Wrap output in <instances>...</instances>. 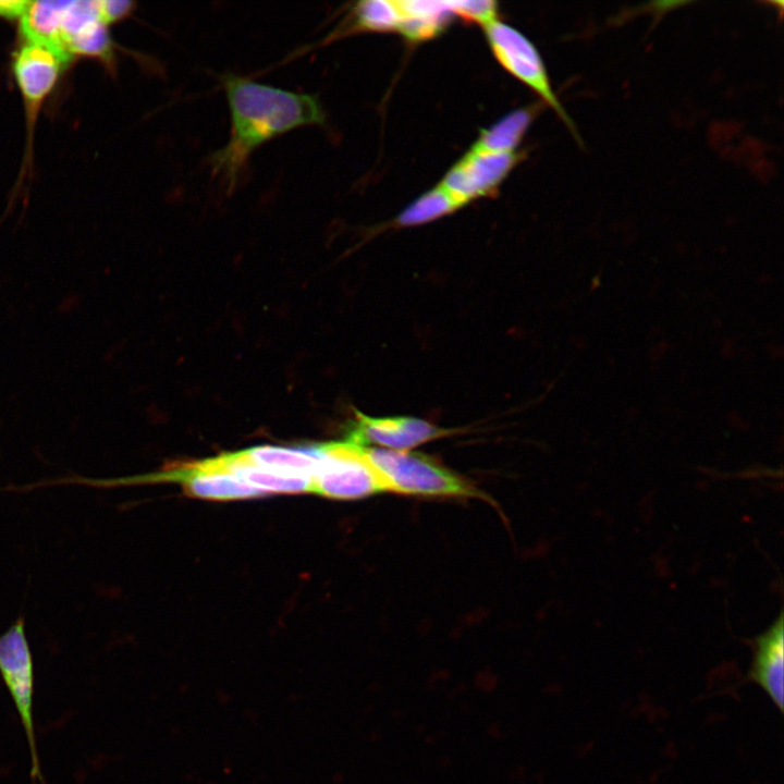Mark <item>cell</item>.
Masks as SVG:
<instances>
[{
    "instance_id": "cell-1",
    "label": "cell",
    "mask_w": 784,
    "mask_h": 784,
    "mask_svg": "<svg viewBox=\"0 0 784 784\" xmlns=\"http://www.w3.org/2000/svg\"><path fill=\"white\" fill-rule=\"evenodd\" d=\"M231 117L226 144L209 158L211 174L226 193L236 188L250 155L294 128L323 125L324 111L314 95L299 94L228 73L221 77Z\"/></svg>"
},
{
    "instance_id": "cell-2",
    "label": "cell",
    "mask_w": 784,
    "mask_h": 784,
    "mask_svg": "<svg viewBox=\"0 0 784 784\" xmlns=\"http://www.w3.org/2000/svg\"><path fill=\"white\" fill-rule=\"evenodd\" d=\"M364 454L387 491L421 497H481L468 481L431 461L408 451L366 448Z\"/></svg>"
},
{
    "instance_id": "cell-3",
    "label": "cell",
    "mask_w": 784,
    "mask_h": 784,
    "mask_svg": "<svg viewBox=\"0 0 784 784\" xmlns=\"http://www.w3.org/2000/svg\"><path fill=\"white\" fill-rule=\"evenodd\" d=\"M320 464L310 479L309 493L351 500L385 490L378 473L364 454V446L348 440L321 444Z\"/></svg>"
},
{
    "instance_id": "cell-4",
    "label": "cell",
    "mask_w": 784,
    "mask_h": 784,
    "mask_svg": "<svg viewBox=\"0 0 784 784\" xmlns=\"http://www.w3.org/2000/svg\"><path fill=\"white\" fill-rule=\"evenodd\" d=\"M0 675L17 710L30 755V777L44 782L33 719L34 662L23 617L0 634Z\"/></svg>"
},
{
    "instance_id": "cell-5",
    "label": "cell",
    "mask_w": 784,
    "mask_h": 784,
    "mask_svg": "<svg viewBox=\"0 0 784 784\" xmlns=\"http://www.w3.org/2000/svg\"><path fill=\"white\" fill-rule=\"evenodd\" d=\"M489 47L498 62L550 106L580 140L576 126L552 89L544 63L535 45L516 28L495 20L483 26Z\"/></svg>"
},
{
    "instance_id": "cell-6",
    "label": "cell",
    "mask_w": 784,
    "mask_h": 784,
    "mask_svg": "<svg viewBox=\"0 0 784 784\" xmlns=\"http://www.w3.org/2000/svg\"><path fill=\"white\" fill-rule=\"evenodd\" d=\"M522 154L469 149L443 176V186L464 206L494 194L520 160Z\"/></svg>"
},
{
    "instance_id": "cell-7",
    "label": "cell",
    "mask_w": 784,
    "mask_h": 784,
    "mask_svg": "<svg viewBox=\"0 0 784 784\" xmlns=\"http://www.w3.org/2000/svg\"><path fill=\"white\" fill-rule=\"evenodd\" d=\"M100 1H63L58 48L68 57L73 53L109 59L112 54Z\"/></svg>"
},
{
    "instance_id": "cell-8",
    "label": "cell",
    "mask_w": 784,
    "mask_h": 784,
    "mask_svg": "<svg viewBox=\"0 0 784 784\" xmlns=\"http://www.w3.org/2000/svg\"><path fill=\"white\" fill-rule=\"evenodd\" d=\"M452 432L418 418H373L356 413V425L346 440L362 446L375 443L389 450L407 451Z\"/></svg>"
},
{
    "instance_id": "cell-9",
    "label": "cell",
    "mask_w": 784,
    "mask_h": 784,
    "mask_svg": "<svg viewBox=\"0 0 784 784\" xmlns=\"http://www.w3.org/2000/svg\"><path fill=\"white\" fill-rule=\"evenodd\" d=\"M69 57L47 44L27 41L14 60L17 85L28 105H38L53 88Z\"/></svg>"
},
{
    "instance_id": "cell-10",
    "label": "cell",
    "mask_w": 784,
    "mask_h": 784,
    "mask_svg": "<svg viewBox=\"0 0 784 784\" xmlns=\"http://www.w3.org/2000/svg\"><path fill=\"white\" fill-rule=\"evenodd\" d=\"M754 658L747 679L769 696L780 712L784 708V617L776 620L751 642Z\"/></svg>"
},
{
    "instance_id": "cell-11",
    "label": "cell",
    "mask_w": 784,
    "mask_h": 784,
    "mask_svg": "<svg viewBox=\"0 0 784 784\" xmlns=\"http://www.w3.org/2000/svg\"><path fill=\"white\" fill-rule=\"evenodd\" d=\"M247 463L286 476L311 479L322 456L321 444L287 448L259 445L237 452Z\"/></svg>"
},
{
    "instance_id": "cell-12",
    "label": "cell",
    "mask_w": 784,
    "mask_h": 784,
    "mask_svg": "<svg viewBox=\"0 0 784 784\" xmlns=\"http://www.w3.org/2000/svg\"><path fill=\"white\" fill-rule=\"evenodd\" d=\"M401 20L402 14L395 1H362L319 45L322 46L359 32L397 30Z\"/></svg>"
},
{
    "instance_id": "cell-13",
    "label": "cell",
    "mask_w": 784,
    "mask_h": 784,
    "mask_svg": "<svg viewBox=\"0 0 784 784\" xmlns=\"http://www.w3.org/2000/svg\"><path fill=\"white\" fill-rule=\"evenodd\" d=\"M537 112L538 106H529L507 113L490 127L480 131L471 149L493 152L515 151Z\"/></svg>"
},
{
    "instance_id": "cell-14",
    "label": "cell",
    "mask_w": 784,
    "mask_h": 784,
    "mask_svg": "<svg viewBox=\"0 0 784 784\" xmlns=\"http://www.w3.org/2000/svg\"><path fill=\"white\" fill-rule=\"evenodd\" d=\"M464 205L440 184L411 203L395 219L400 226L424 224L454 212Z\"/></svg>"
},
{
    "instance_id": "cell-15",
    "label": "cell",
    "mask_w": 784,
    "mask_h": 784,
    "mask_svg": "<svg viewBox=\"0 0 784 784\" xmlns=\"http://www.w3.org/2000/svg\"><path fill=\"white\" fill-rule=\"evenodd\" d=\"M449 7L453 15L482 26L495 21L498 15V4L489 0L449 1Z\"/></svg>"
},
{
    "instance_id": "cell-16",
    "label": "cell",
    "mask_w": 784,
    "mask_h": 784,
    "mask_svg": "<svg viewBox=\"0 0 784 784\" xmlns=\"http://www.w3.org/2000/svg\"><path fill=\"white\" fill-rule=\"evenodd\" d=\"M134 3L131 1L105 0L100 1V10L102 17L107 24L121 20L128 15L133 10Z\"/></svg>"
},
{
    "instance_id": "cell-17",
    "label": "cell",
    "mask_w": 784,
    "mask_h": 784,
    "mask_svg": "<svg viewBox=\"0 0 784 784\" xmlns=\"http://www.w3.org/2000/svg\"><path fill=\"white\" fill-rule=\"evenodd\" d=\"M28 1H0V15L8 17L21 16Z\"/></svg>"
}]
</instances>
